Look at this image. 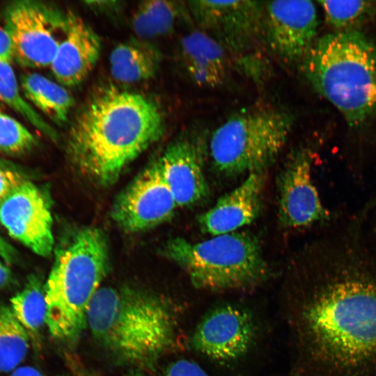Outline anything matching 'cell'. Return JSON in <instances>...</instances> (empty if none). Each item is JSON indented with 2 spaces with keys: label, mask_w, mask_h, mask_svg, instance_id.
Listing matches in <instances>:
<instances>
[{
  "label": "cell",
  "mask_w": 376,
  "mask_h": 376,
  "mask_svg": "<svg viewBox=\"0 0 376 376\" xmlns=\"http://www.w3.org/2000/svg\"><path fill=\"white\" fill-rule=\"evenodd\" d=\"M36 138L23 124L0 111V152L22 155L36 145Z\"/></svg>",
  "instance_id": "obj_25"
},
{
  "label": "cell",
  "mask_w": 376,
  "mask_h": 376,
  "mask_svg": "<svg viewBox=\"0 0 376 376\" xmlns=\"http://www.w3.org/2000/svg\"><path fill=\"white\" fill-rule=\"evenodd\" d=\"M164 376H210L199 365L187 359H179L170 363Z\"/></svg>",
  "instance_id": "obj_28"
},
{
  "label": "cell",
  "mask_w": 376,
  "mask_h": 376,
  "mask_svg": "<svg viewBox=\"0 0 376 376\" xmlns=\"http://www.w3.org/2000/svg\"><path fill=\"white\" fill-rule=\"evenodd\" d=\"M317 10L311 1L265 3L263 36L271 51L286 63L302 60L315 42Z\"/></svg>",
  "instance_id": "obj_14"
},
{
  "label": "cell",
  "mask_w": 376,
  "mask_h": 376,
  "mask_svg": "<svg viewBox=\"0 0 376 376\" xmlns=\"http://www.w3.org/2000/svg\"><path fill=\"white\" fill-rule=\"evenodd\" d=\"M180 12V6L174 1H142L132 15V29L143 39L164 36L173 29Z\"/></svg>",
  "instance_id": "obj_21"
},
{
  "label": "cell",
  "mask_w": 376,
  "mask_h": 376,
  "mask_svg": "<svg viewBox=\"0 0 376 376\" xmlns=\"http://www.w3.org/2000/svg\"><path fill=\"white\" fill-rule=\"evenodd\" d=\"M159 63L158 50L136 40L119 44L109 56L111 74L116 81L123 84H134L152 78Z\"/></svg>",
  "instance_id": "obj_19"
},
{
  "label": "cell",
  "mask_w": 376,
  "mask_h": 376,
  "mask_svg": "<svg viewBox=\"0 0 376 376\" xmlns=\"http://www.w3.org/2000/svg\"><path fill=\"white\" fill-rule=\"evenodd\" d=\"M302 70L350 125L376 111V47L359 31L342 30L315 41L302 59Z\"/></svg>",
  "instance_id": "obj_5"
},
{
  "label": "cell",
  "mask_w": 376,
  "mask_h": 376,
  "mask_svg": "<svg viewBox=\"0 0 376 376\" xmlns=\"http://www.w3.org/2000/svg\"><path fill=\"white\" fill-rule=\"evenodd\" d=\"M163 251L199 289L249 288L263 281L268 274L260 244L248 233H226L198 242L175 237L166 242Z\"/></svg>",
  "instance_id": "obj_6"
},
{
  "label": "cell",
  "mask_w": 376,
  "mask_h": 376,
  "mask_svg": "<svg viewBox=\"0 0 376 376\" xmlns=\"http://www.w3.org/2000/svg\"><path fill=\"white\" fill-rule=\"evenodd\" d=\"M177 207L155 161L120 194L111 214L121 228L128 232H139L170 219Z\"/></svg>",
  "instance_id": "obj_12"
},
{
  "label": "cell",
  "mask_w": 376,
  "mask_h": 376,
  "mask_svg": "<svg viewBox=\"0 0 376 376\" xmlns=\"http://www.w3.org/2000/svg\"><path fill=\"white\" fill-rule=\"evenodd\" d=\"M205 147L203 134H191L171 143L156 160L178 206L194 205L208 194Z\"/></svg>",
  "instance_id": "obj_15"
},
{
  "label": "cell",
  "mask_w": 376,
  "mask_h": 376,
  "mask_svg": "<svg viewBox=\"0 0 376 376\" xmlns=\"http://www.w3.org/2000/svg\"><path fill=\"white\" fill-rule=\"evenodd\" d=\"M100 52L98 35L79 17L68 13L64 36L49 66L52 75L63 86H75L91 73Z\"/></svg>",
  "instance_id": "obj_16"
},
{
  "label": "cell",
  "mask_w": 376,
  "mask_h": 376,
  "mask_svg": "<svg viewBox=\"0 0 376 376\" xmlns=\"http://www.w3.org/2000/svg\"><path fill=\"white\" fill-rule=\"evenodd\" d=\"M292 125V116L276 109L232 116L210 137L214 166L226 175L263 171L283 148Z\"/></svg>",
  "instance_id": "obj_7"
},
{
  "label": "cell",
  "mask_w": 376,
  "mask_h": 376,
  "mask_svg": "<svg viewBox=\"0 0 376 376\" xmlns=\"http://www.w3.org/2000/svg\"><path fill=\"white\" fill-rule=\"evenodd\" d=\"M0 223L35 253L51 254L54 242L49 200L31 181L26 178L0 203Z\"/></svg>",
  "instance_id": "obj_13"
},
{
  "label": "cell",
  "mask_w": 376,
  "mask_h": 376,
  "mask_svg": "<svg viewBox=\"0 0 376 376\" xmlns=\"http://www.w3.org/2000/svg\"><path fill=\"white\" fill-rule=\"evenodd\" d=\"M25 179L15 169L0 161V203Z\"/></svg>",
  "instance_id": "obj_27"
},
{
  "label": "cell",
  "mask_w": 376,
  "mask_h": 376,
  "mask_svg": "<svg viewBox=\"0 0 376 376\" xmlns=\"http://www.w3.org/2000/svg\"><path fill=\"white\" fill-rule=\"evenodd\" d=\"M109 270V249L101 230H77L56 250L44 285L45 324L51 335L72 346L87 327L91 300Z\"/></svg>",
  "instance_id": "obj_4"
},
{
  "label": "cell",
  "mask_w": 376,
  "mask_h": 376,
  "mask_svg": "<svg viewBox=\"0 0 376 376\" xmlns=\"http://www.w3.org/2000/svg\"><path fill=\"white\" fill-rule=\"evenodd\" d=\"M4 17L15 59L28 68L49 67L64 36L68 13L41 1L21 0L8 5Z\"/></svg>",
  "instance_id": "obj_8"
},
{
  "label": "cell",
  "mask_w": 376,
  "mask_h": 376,
  "mask_svg": "<svg viewBox=\"0 0 376 376\" xmlns=\"http://www.w3.org/2000/svg\"><path fill=\"white\" fill-rule=\"evenodd\" d=\"M72 376H84L83 373H82V370H81V368H79V367L75 368L73 371H72Z\"/></svg>",
  "instance_id": "obj_34"
},
{
  "label": "cell",
  "mask_w": 376,
  "mask_h": 376,
  "mask_svg": "<svg viewBox=\"0 0 376 376\" xmlns=\"http://www.w3.org/2000/svg\"><path fill=\"white\" fill-rule=\"evenodd\" d=\"M181 56L187 74L198 86L215 88L226 77L224 48L209 34L193 31L180 44Z\"/></svg>",
  "instance_id": "obj_18"
},
{
  "label": "cell",
  "mask_w": 376,
  "mask_h": 376,
  "mask_svg": "<svg viewBox=\"0 0 376 376\" xmlns=\"http://www.w3.org/2000/svg\"><path fill=\"white\" fill-rule=\"evenodd\" d=\"M328 22L338 29L348 27L364 17L373 5L364 1H319Z\"/></svg>",
  "instance_id": "obj_26"
},
{
  "label": "cell",
  "mask_w": 376,
  "mask_h": 376,
  "mask_svg": "<svg viewBox=\"0 0 376 376\" xmlns=\"http://www.w3.org/2000/svg\"><path fill=\"white\" fill-rule=\"evenodd\" d=\"M0 257L7 264L14 263L17 258L15 249L9 244L0 235Z\"/></svg>",
  "instance_id": "obj_30"
},
{
  "label": "cell",
  "mask_w": 376,
  "mask_h": 376,
  "mask_svg": "<svg viewBox=\"0 0 376 376\" xmlns=\"http://www.w3.org/2000/svg\"><path fill=\"white\" fill-rule=\"evenodd\" d=\"M20 85L24 97L58 125L68 121L75 100L63 85L38 73L24 75Z\"/></svg>",
  "instance_id": "obj_20"
},
{
  "label": "cell",
  "mask_w": 376,
  "mask_h": 376,
  "mask_svg": "<svg viewBox=\"0 0 376 376\" xmlns=\"http://www.w3.org/2000/svg\"><path fill=\"white\" fill-rule=\"evenodd\" d=\"M81 370L84 376H99L96 373H92L91 371H89L84 368H81Z\"/></svg>",
  "instance_id": "obj_35"
},
{
  "label": "cell",
  "mask_w": 376,
  "mask_h": 376,
  "mask_svg": "<svg viewBox=\"0 0 376 376\" xmlns=\"http://www.w3.org/2000/svg\"><path fill=\"white\" fill-rule=\"evenodd\" d=\"M264 186L263 171L249 173L237 187L198 217L201 229L212 235L233 233L258 216Z\"/></svg>",
  "instance_id": "obj_17"
},
{
  "label": "cell",
  "mask_w": 376,
  "mask_h": 376,
  "mask_svg": "<svg viewBox=\"0 0 376 376\" xmlns=\"http://www.w3.org/2000/svg\"><path fill=\"white\" fill-rule=\"evenodd\" d=\"M0 100L51 139H56L57 134L53 127L21 94L17 77L10 64L1 62H0Z\"/></svg>",
  "instance_id": "obj_24"
},
{
  "label": "cell",
  "mask_w": 376,
  "mask_h": 376,
  "mask_svg": "<svg viewBox=\"0 0 376 376\" xmlns=\"http://www.w3.org/2000/svg\"><path fill=\"white\" fill-rule=\"evenodd\" d=\"M192 17L224 49L240 53L263 36L265 3L254 1H193Z\"/></svg>",
  "instance_id": "obj_11"
},
{
  "label": "cell",
  "mask_w": 376,
  "mask_h": 376,
  "mask_svg": "<svg viewBox=\"0 0 376 376\" xmlns=\"http://www.w3.org/2000/svg\"><path fill=\"white\" fill-rule=\"evenodd\" d=\"M124 376H147L142 372V370L133 368L127 373Z\"/></svg>",
  "instance_id": "obj_33"
},
{
  "label": "cell",
  "mask_w": 376,
  "mask_h": 376,
  "mask_svg": "<svg viewBox=\"0 0 376 376\" xmlns=\"http://www.w3.org/2000/svg\"><path fill=\"white\" fill-rule=\"evenodd\" d=\"M175 312L171 301L154 292L102 287L89 305L87 328L116 362L152 369L176 345Z\"/></svg>",
  "instance_id": "obj_3"
},
{
  "label": "cell",
  "mask_w": 376,
  "mask_h": 376,
  "mask_svg": "<svg viewBox=\"0 0 376 376\" xmlns=\"http://www.w3.org/2000/svg\"><path fill=\"white\" fill-rule=\"evenodd\" d=\"M10 376H47L38 369L29 366L17 367Z\"/></svg>",
  "instance_id": "obj_31"
},
{
  "label": "cell",
  "mask_w": 376,
  "mask_h": 376,
  "mask_svg": "<svg viewBox=\"0 0 376 376\" xmlns=\"http://www.w3.org/2000/svg\"><path fill=\"white\" fill-rule=\"evenodd\" d=\"M12 280V272L7 265L0 261V289L8 285Z\"/></svg>",
  "instance_id": "obj_32"
},
{
  "label": "cell",
  "mask_w": 376,
  "mask_h": 376,
  "mask_svg": "<svg viewBox=\"0 0 376 376\" xmlns=\"http://www.w3.org/2000/svg\"><path fill=\"white\" fill-rule=\"evenodd\" d=\"M15 317L29 334H36L45 323L47 303L45 288L39 279L31 275L24 287L10 299Z\"/></svg>",
  "instance_id": "obj_22"
},
{
  "label": "cell",
  "mask_w": 376,
  "mask_h": 376,
  "mask_svg": "<svg viewBox=\"0 0 376 376\" xmlns=\"http://www.w3.org/2000/svg\"><path fill=\"white\" fill-rule=\"evenodd\" d=\"M367 207L327 226L290 306L295 376H376V248Z\"/></svg>",
  "instance_id": "obj_1"
},
{
  "label": "cell",
  "mask_w": 376,
  "mask_h": 376,
  "mask_svg": "<svg viewBox=\"0 0 376 376\" xmlns=\"http://www.w3.org/2000/svg\"><path fill=\"white\" fill-rule=\"evenodd\" d=\"M164 132L163 114L154 101L109 86L94 95L77 115L67 150L81 173L100 185L109 186Z\"/></svg>",
  "instance_id": "obj_2"
},
{
  "label": "cell",
  "mask_w": 376,
  "mask_h": 376,
  "mask_svg": "<svg viewBox=\"0 0 376 376\" xmlns=\"http://www.w3.org/2000/svg\"><path fill=\"white\" fill-rule=\"evenodd\" d=\"M257 326L247 308L221 304L210 308L194 329L189 345L200 355L219 363L235 361L253 345Z\"/></svg>",
  "instance_id": "obj_10"
},
{
  "label": "cell",
  "mask_w": 376,
  "mask_h": 376,
  "mask_svg": "<svg viewBox=\"0 0 376 376\" xmlns=\"http://www.w3.org/2000/svg\"><path fill=\"white\" fill-rule=\"evenodd\" d=\"M29 346L27 331L10 306H0V373L13 371L25 358Z\"/></svg>",
  "instance_id": "obj_23"
},
{
  "label": "cell",
  "mask_w": 376,
  "mask_h": 376,
  "mask_svg": "<svg viewBox=\"0 0 376 376\" xmlns=\"http://www.w3.org/2000/svg\"><path fill=\"white\" fill-rule=\"evenodd\" d=\"M15 59V49L9 32L0 26V62L9 63Z\"/></svg>",
  "instance_id": "obj_29"
},
{
  "label": "cell",
  "mask_w": 376,
  "mask_h": 376,
  "mask_svg": "<svg viewBox=\"0 0 376 376\" xmlns=\"http://www.w3.org/2000/svg\"><path fill=\"white\" fill-rule=\"evenodd\" d=\"M313 155L305 148L293 151L279 178V216L290 228H325L343 213L328 209L312 180Z\"/></svg>",
  "instance_id": "obj_9"
}]
</instances>
